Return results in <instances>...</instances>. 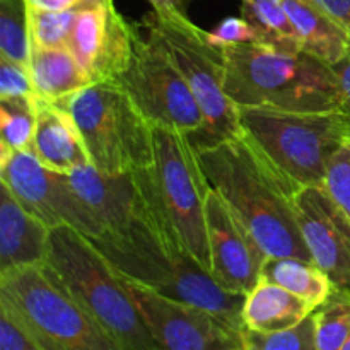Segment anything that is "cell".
I'll return each instance as SVG.
<instances>
[{
    "label": "cell",
    "instance_id": "6da1fadb",
    "mask_svg": "<svg viewBox=\"0 0 350 350\" xmlns=\"http://www.w3.org/2000/svg\"><path fill=\"white\" fill-rule=\"evenodd\" d=\"M211 187L252 232L267 256L311 262L294 198L301 190L282 176L245 133L198 150Z\"/></svg>",
    "mask_w": 350,
    "mask_h": 350
},
{
    "label": "cell",
    "instance_id": "7a4b0ae2",
    "mask_svg": "<svg viewBox=\"0 0 350 350\" xmlns=\"http://www.w3.org/2000/svg\"><path fill=\"white\" fill-rule=\"evenodd\" d=\"M115 272L171 299L204 308L231 327H243L241 294L222 289L207 269L154 217L144 215L115 232L92 239Z\"/></svg>",
    "mask_w": 350,
    "mask_h": 350
},
{
    "label": "cell",
    "instance_id": "3957f363",
    "mask_svg": "<svg viewBox=\"0 0 350 350\" xmlns=\"http://www.w3.org/2000/svg\"><path fill=\"white\" fill-rule=\"evenodd\" d=\"M224 89L238 108L340 111V94L328 64L262 43L224 48Z\"/></svg>",
    "mask_w": 350,
    "mask_h": 350
},
{
    "label": "cell",
    "instance_id": "277c9868",
    "mask_svg": "<svg viewBox=\"0 0 350 350\" xmlns=\"http://www.w3.org/2000/svg\"><path fill=\"white\" fill-rule=\"evenodd\" d=\"M44 265L122 350H159L135 301L91 238L70 226L50 232Z\"/></svg>",
    "mask_w": 350,
    "mask_h": 350
},
{
    "label": "cell",
    "instance_id": "5b68a950",
    "mask_svg": "<svg viewBox=\"0 0 350 350\" xmlns=\"http://www.w3.org/2000/svg\"><path fill=\"white\" fill-rule=\"evenodd\" d=\"M135 176L146 200L144 212L159 221L211 272L205 205L212 187L190 135L154 126V163Z\"/></svg>",
    "mask_w": 350,
    "mask_h": 350
},
{
    "label": "cell",
    "instance_id": "8992f818",
    "mask_svg": "<svg viewBox=\"0 0 350 350\" xmlns=\"http://www.w3.org/2000/svg\"><path fill=\"white\" fill-rule=\"evenodd\" d=\"M0 311L40 350H122L44 263L0 273Z\"/></svg>",
    "mask_w": 350,
    "mask_h": 350
},
{
    "label": "cell",
    "instance_id": "52a82bcc",
    "mask_svg": "<svg viewBox=\"0 0 350 350\" xmlns=\"http://www.w3.org/2000/svg\"><path fill=\"white\" fill-rule=\"evenodd\" d=\"M239 126L263 157L297 188L321 187L332 154L350 139L344 111L238 108Z\"/></svg>",
    "mask_w": 350,
    "mask_h": 350
},
{
    "label": "cell",
    "instance_id": "ba28073f",
    "mask_svg": "<svg viewBox=\"0 0 350 350\" xmlns=\"http://www.w3.org/2000/svg\"><path fill=\"white\" fill-rule=\"evenodd\" d=\"M140 26L166 48L204 113V130L190 137L197 150L239 135L238 106L224 89V48L212 43L208 31L191 23L181 10L154 9Z\"/></svg>",
    "mask_w": 350,
    "mask_h": 350
},
{
    "label": "cell",
    "instance_id": "9c48e42d",
    "mask_svg": "<svg viewBox=\"0 0 350 350\" xmlns=\"http://www.w3.org/2000/svg\"><path fill=\"white\" fill-rule=\"evenodd\" d=\"M57 105L77 123L89 159L108 174H132L154 163V126L115 81L94 82Z\"/></svg>",
    "mask_w": 350,
    "mask_h": 350
},
{
    "label": "cell",
    "instance_id": "30bf717a",
    "mask_svg": "<svg viewBox=\"0 0 350 350\" xmlns=\"http://www.w3.org/2000/svg\"><path fill=\"white\" fill-rule=\"evenodd\" d=\"M115 82L152 126H166L190 137L204 130V113L190 85L156 38L137 34L132 60Z\"/></svg>",
    "mask_w": 350,
    "mask_h": 350
},
{
    "label": "cell",
    "instance_id": "8fae6325",
    "mask_svg": "<svg viewBox=\"0 0 350 350\" xmlns=\"http://www.w3.org/2000/svg\"><path fill=\"white\" fill-rule=\"evenodd\" d=\"M0 183L50 229L70 226L91 239L105 234L101 222L75 191L70 176L44 166L33 150L12 152L0 163Z\"/></svg>",
    "mask_w": 350,
    "mask_h": 350
},
{
    "label": "cell",
    "instance_id": "7c38bea8",
    "mask_svg": "<svg viewBox=\"0 0 350 350\" xmlns=\"http://www.w3.org/2000/svg\"><path fill=\"white\" fill-rule=\"evenodd\" d=\"M123 282L159 350H231L243 345V332L217 314L140 284Z\"/></svg>",
    "mask_w": 350,
    "mask_h": 350
},
{
    "label": "cell",
    "instance_id": "4fadbf2b",
    "mask_svg": "<svg viewBox=\"0 0 350 350\" xmlns=\"http://www.w3.org/2000/svg\"><path fill=\"white\" fill-rule=\"evenodd\" d=\"M137 34L113 0H82L67 46L92 84L115 81L132 60Z\"/></svg>",
    "mask_w": 350,
    "mask_h": 350
},
{
    "label": "cell",
    "instance_id": "5bb4252c",
    "mask_svg": "<svg viewBox=\"0 0 350 350\" xmlns=\"http://www.w3.org/2000/svg\"><path fill=\"white\" fill-rule=\"evenodd\" d=\"M205 224L211 275L229 293L250 294L262 279L267 253L214 188L205 205Z\"/></svg>",
    "mask_w": 350,
    "mask_h": 350
},
{
    "label": "cell",
    "instance_id": "9a60e30c",
    "mask_svg": "<svg viewBox=\"0 0 350 350\" xmlns=\"http://www.w3.org/2000/svg\"><path fill=\"white\" fill-rule=\"evenodd\" d=\"M294 204L311 262L335 287L350 289V219L323 187L301 188Z\"/></svg>",
    "mask_w": 350,
    "mask_h": 350
},
{
    "label": "cell",
    "instance_id": "2e32d148",
    "mask_svg": "<svg viewBox=\"0 0 350 350\" xmlns=\"http://www.w3.org/2000/svg\"><path fill=\"white\" fill-rule=\"evenodd\" d=\"M68 176L79 197L103 224L105 232L125 229L144 215L146 200L135 173L108 174L92 164H85Z\"/></svg>",
    "mask_w": 350,
    "mask_h": 350
},
{
    "label": "cell",
    "instance_id": "e0dca14e",
    "mask_svg": "<svg viewBox=\"0 0 350 350\" xmlns=\"http://www.w3.org/2000/svg\"><path fill=\"white\" fill-rule=\"evenodd\" d=\"M51 229L27 212L0 183V273L29 265H43Z\"/></svg>",
    "mask_w": 350,
    "mask_h": 350
},
{
    "label": "cell",
    "instance_id": "ac0fdd59",
    "mask_svg": "<svg viewBox=\"0 0 350 350\" xmlns=\"http://www.w3.org/2000/svg\"><path fill=\"white\" fill-rule=\"evenodd\" d=\"M36 130L33 152L46 167L70 174L77 167L91 164L77 123L64 106L34 96Z\"/></svg>",
    "mask_w": 350,
    "mask_h": 350
},
{
    "label": "cell",
    "instance_id": "d6986e66",
    "mask_svg": "<svg viewBox=\"0 0 350 350\" xmlns=\"http://www.w3.org/2000/svg\"><path fill=\"white\" fill-rule=\"evenodd\" d=\"M282 3L296 27L304 53L328 65L337 64L347 55L349 31L313 0H282Z\"/></svg>",
    "mask_w": 350,
    "mask_h": 350
},
{
    "label": "cell",
    "instance_id": "ffe728a7",
    "mask_svg": "<svg viewBox=\"0 0 350 350\" xmlns=\"http://www.w3.org/2000/svg\"><path fill=\"white\" fill-rule=\"evenodd\" d=\"M314 308L303 297L289 293L284 287L260 279L243 304V327L269 334L299 325L311 317Z\"/></svg>",
    "mask_w": 350,
    "mask_h": 350
},
{
    "label": "cell",
    "instance_id": "44dd1931",
    "mask_svg": "<svg viewBox=\"0 0 350 350\" xmlns=\"http://www.w3.org/2000/svg\"><path fill=\"white\" fill-rule=\"evenodd\" d=\"M27 68L33 79L36 98L51 103H62L92 84L68 46H31Z\"/></svg>",
    "mask_w": 350,
    "mask_h": 350
},
{
    "label": "cell",
    "instance_id": "7402d4cb",
    "mask_svg": "<svg viewBox=\"0 0 350 350\" xmlns=\"http://www.w3.org/2000/svg\"><path fill=\"white\" fill-rule=\"evenodd\" d=\"M262 279L303 297L317 310L334 293L335 284L313 262L294 256H267Z\"/></svg>",
    "mask_w": 350,
    "mask_h": 350
},
{
    "label": "cell",
    "instance_id": "603a6c76",
    "mask_svg": "<svg viewBox=\"0 0 350 350\" xmlns=\"http://www.w3.org/2000/svg\"><path fill=\"white\" fill-rule=\"evenodd\" d=\"M245 17L258 34V43L282 51H303L282 0H241Z\"/></svg>",
    "mask_w": 350,
    "mask_h": 350
},
{
    "label": "cell",
    "instance_id": "cb8c5ba5",
    "mask_svg": "<svg viewBox=\"0 0 350 350\" xmlns=\"http://www.w3.org/2000/svg\"><path fill=\"white\" fill-rule=\"evenodd\" d=\"M313 318L318 350H340L350 337V289L335 287Z\"/></svg>",
    "mask_w": 350,
    "mask_h": 350
},
{
    "label": "cell",
    "instance_id": "d4e9b609",
    "mask_svg": "<svg viewBox=\"0 0 350 350\" xmlns=\"http://www.w3.org/2000/svg\"><path fill=\"white\" fill-rule=\"evenodd\" d=\"M36 103L33 98L0 99V144L12 152L33 149Z\"/></svg>",
    "mask_w": 350,
    "mask_h": 350
},
{
    "label": "cell",
    "instance_id": "484cf974",
    "mask_svg": "<svg viewBox=\"0 0 350 350\" xmlns=\"http://www.w3.org/2000/svg\"><path fill=\"white\" fill-rule=\"evenodd\" d=\"M29 53L26 0H0V57L27 65Z\"/></svg>",
    "mask_w": 350,
    "mask_h": 350
},
{
    "label": "cell",
    "instance_id": "4316f807",
    "mask_svg": "<svg viewBox=\"0 0 350 350\" xmlns=\"http://www.w3.org/2000/svg\"><path fill=\"white\" fill-rule=\"evenodd\" d=\"M81 3V2H79ZM79 3L65 10H38L27 7L31 46L60 48L67 46L72 27L77 17Z\"/></svg>",
    "mask_w": 350,
    "mask_h": 350
},
{
    "label": "cell",
    "instance_id": "83f0119b",
    "mask_svg": "<svg viewBox=\"0 0 350 350\" xmlns=\"http://www.w3.org/2000/svg\"><path fill=\"white\" fill-rule=\"evenodd\" d=\"M245 350H318L313 314L299 325L280 332L243 330Z\"/></svg>",
    "mask_w": 350,
    "mask_h": 350
},
{
    "label": "cell",
    "instance_id": "f1b7e54d",
    "mask_svg": "<svg viewBox=\"0 0 350 350\" xmlns=\"http://www.w3.org/2000/svg\"><path fill=\"white\" fill-rule=\"evenodd\" d=\"M321 187L350 219V139L330 156Z\"/></svg>",
    "mask_w": 350,
    "mask_h": 350
},
{
    "label": "cell",
    "instance_id": "f546056e",
    "mask_svg": "<svg viewBox=\"0 0 350 350\" xmlns=\"http://www.w3.org/2000/svg\"><path fill=\"white\" fill-rule=\"evenodd\" d=\"M36 96L27 65L0 57V99Z\"/></svg>",
    "mask_w": 350,
    "mask_h": 350
},
{
    "label": "cell",
    "instance_id": "4dcf8cb0",
    "mask_svg": "<svg viewBox=\"0 0 350 350\" xmlns=\"http://www.w3.org/2000/svg\"><path fill=\"white\" fill-rule=\"evenodd\" d=\"M208 38L214 44L221 48L234 46L241 43H258V34L245 17H228L215 26L214 31H208Z\"/></svg>",
    "mask_w": 350,
    "mask_h": 350
},
{
    "label": "cell",
    "instance_id": "1f68e13d",
    "mask_svg": "<svg viewBox=\"0 0 350 350\" xmlns=\"http://www.w3.org/2000/svg\"><path fill=\"white\" fill-rule=\"evenodd\" d=\"M0 350H40L34 342L14 323L3 311H0Z\"/></svg>",
    "mask_w": 350,
    "mask_h": 350
},
{
    "label": "cell",
    "instance_id": "d6a6232c",
    "mask_svg": "<svg viewBox=\"0 0 350 350\" xmlns=\"http://www.w3.org/2000/svg\"><path fill=\"white\" fill-rule=\"evenodd\" d=\"M330 67L334 70L335 81L338 85V94H340V111L350 116V48L340 62L330 65Z\"/></svg>",
    "mask_w": 350,
    "mask_h": 350
},
{
    "label": "cell",
    "instance_id": "836d02e7",
    "mask_svg": "<svg viewBox=\"0 0 350 350\" xmlns=\"http://www.w3.org/2000/svg\"><path fill=\"white\" fill-rule=\"evenodd\" d=\"M325 12L337 19L350 34V0H313Z\"/></svg>",
    "mask_w": 350,
    "mask_h": 350
},
{
    "label": "cell",
    "instance_id": "e575fe53",
    "mask_svg": "<svg viewBox=\"0 0 350 350\" xmlns=\"http://www.w3.org/2000/svg\"><path fill=\"white\" fill-rule=\"evenodd\" d=\"M82 0H26L27 7L38 10H65L75 7Z\"/></svg>",
    "mask_w": 350,
    "mask_h": 350
},
{
    "label": "cell",
    "instance_id": "d590c367",
    "mask_svg": "<svg viewBox=\"0 0 350 350\" xmlns=\"http://www.w3.org/2000/svg\"><path fill=\"white\" fill-rule=\"evenodd\" d=\"M152 3V9L156 10H164V9H173V10H181L185 12L188 3L191 0H149Z\"/></svg>",
    "mask_w": 350,
    "mask_h": 350
},
{
    "label": "cell",
    "instance_id": "8d00e7d4",
    "mask_svg": "<svg viewBox=\"0 0 350 350\" xmlns=\"http://www.w3.org/2000/svg\"><path fill=\"white\" fill-rule=\"evenodd\" d=\"M340 350H350V337H349V340L344 344V347H342Z\"/></svg>",
    "mask_w": 350,
    "mask_h": 350
},
{
    "label": "cell",
    "instance_id": "74e56055",
    "mask_svg": "<svg viewBox=\"0 0 350 350\" xmlns=\"http://www.w3.org/2000/svg\"><path fill=\"white\" fill-rule=\"evenodd\" d=\"M231 350H245V347L241 345V347H236V349H231Z\"/></svg>",
    "mask_w": 350,
    "mask_h": 350
}]
</instances>
